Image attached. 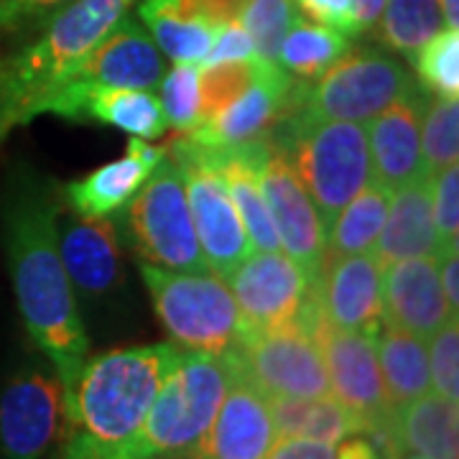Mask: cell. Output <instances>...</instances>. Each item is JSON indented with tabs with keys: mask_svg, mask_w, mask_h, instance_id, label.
Segmentation results:
<instances>
[{
	"mask_svg": "<svg viewBox=\"0 0 459 459\" xmlns=\"http://www.w3.org/2000/svg\"><path fill=\"white\" fill-rule=\"evenodd\" d=\"M128 225L146 263L189 273L210 271L199 250L184 174L174 159L164 156L131 199Z\"/></svg>",
	"mask_w": 459,
	"mask_h": 459,
	"instance_id": "cell-9",
	"label": "cell"
},
{
	"mask_svg": "<svg viewBox=\"0 0 459 459\" xmlns=\"http://www.w3.org/2000/svg\"><path fill=\"white\" fill-rule=\"evenodd\" d=\"M294 80L286 74L279 62H268L258 56L255 77L247 84V90L235 100L222 113L210 120L197 123L186 135L207 151H238L265 138V133L279 120Z\"/></svg>",
	"mask_w": 459,
	"mask_h": 459,
	"instance_id": "cell-16",
	"label": "cell"
},
{
	"mask_svg": "<svg viewBox=\"0 0 459 459\" xmlns=\"http://www.w3.org/2000/svg\"><path fill=\"white\" fill-rule=\"evenodd\" d=\"M429 355V377L434 394L452 403H459V327L457 316L449 319L431 337Z\"/></svg>",
	"mask_w": 459,
	"mask_h": 459,
	"instance_id": "cell-37",
	"label": "cell"
},
{
	"mask_svg": "<svg viewBox=\"0 0 459 459\" xmlns=\"http://www.w3.org/2000/svg\"><path fill=\"white\" fill-rule=\"evenodd\" d=\"M238 376L232 352H189L169 370L138 437L117 459H189Z\"/></svg>",
	"mask_w": 459,
	"mask_h": 459,
	"instance_id": "cell-5",
	"label": "cell"
},
{
	"mask_svg": "<svg viewBox=\"0 0 459 459\" xmlns=\"http://www.w3.org/2000/svg\"><path fill=\"white\" fill-rule=\"evenodd\" d=\"M138 16L151 31L153 44L174 65H202L212 49L217 29L207 21L184 18L153 0H143L138 5Z\"/></svg>",
	"mask_w": 459,
	"mask_h": 459,
	"instance_id": "cell-29",
	"label": "cell"
},
{
	"mask_svg": "<svg viewBox=\"0 0 459 459\" xmlns=\"http://www.w3.org/2000/svg\"><path fill=\"white\" fill-rule=\"evenodd\" d=\"M0 235L21 319L62 380L66 403L90 358V340L59 253V204L41 177L18 171L8 184L0 202Z\"/></svg>",
	"mask_w": 459,
	"mask_h": 459,
	"instance_id": "cell-1",
	"label": "cell"
},
{
	"mask_svg": "<svg viewBox=\"0 0 459 459\" xmlns=\"http://www.w3.org/2000/svg\"><path fill=\"white\" fill-rule=\"evenodd\" d=\"M265 141L307 186L325 230L373 177L368 133L360 123L283 113Z\"/></svg>",
	"mask_w": 459,
	"mask_h": 459,
	"instance_id": "cell-4",
	"label": "cell"
},
{
	"mask_svg": "<svg viewBox=\"0 0 459 459\" xmlns=\"http://www.w3.org/2000/svg\"><path fill=\"white\" fill-rule=\"evenodd\" d=\"M276 442L271 398L238 368L212 427L189 459H265Z\"/></svg>",
	"mask_w": 459,
	"mask_h": 459,
	"instance_id": "cell-17",
	"label": "cell"
},
{
	"mask_svg": "<svg viewBox=\"0 0 459 459\" xmlns=\"http://www.w3.org/2000/svg\"><path fill=\"white\" fill-rule=\"evenodd\" d=\"M255 59L247 62H220V65H204L199 69V117L210 120L217 113L230 108L235 100L247 90V84L255 77ZM195 123V126H197Z\"/></svg>",
	"mask_w": 459,
	"mask_h": 459,
	"instance_id": "cell-34",
	"label": "cell"
},
{
	"mask_svg": "<svg viewBox=\"0 0 459 459\" xmlns=\"http://www.w3.org/2000/svg\"><path fill=\"white\" fill-rule=\"evenodd\" d=\"M258 186L279 235V246L289 253L291 261L304 268L309 279L319 281L325 265L327 230L319 220L307 186L296 177L291 164L271 146L265 148L258 161Z\"/></svg>",
	"mask_w": 459,
	"mask_h": 459,
	"instance_id": "cell-15",
	"label": "cell"
},
{
	"mask_svg": "<svg viewBox=\"0 0 459 459\" xmlns=\"http://www.w3.org/2000/svg\"><path fill=\"white\" fill-rule=\"evenodd\" d=\"M166 74L164 54L153 44L151 33L143 31L131 16H126L108 33L82 66L62 84L51 98L47 113L69 120H82L87 95L102 87H135L151 90Z\"/></svg>",
	"mask_w": 459,
	"mask_h": 459,
	"instance_id": "cell-11",
	"label": "cell"
},
{
	"mask_svg": "<svg viewBox=\"0 0 459 459\" xmlns=\"http://www.w3.org/2000/svg\"><path fill=\"white\" fill-rule=\"evenodd\" d=\"M258 51L255 44L250 39V33L238 23V21H230L222 29H217L212 41V49L207 54V59L202 65H220V62H247V59H255Z\"/></svg>",
	"mask_w": 459,
	"mask_h": 459,
	"instance_id": "cell-41",
	"label": "cell"
},
{
	"mask_svg": "<svg viewBox=\"0 0 459 459\" xmlns=\"http://www.w3.org/2000/svg\"><path fill=\"white\" fill-rule=\"evenodd\" d=\"M429 98L427 87L413 84L370 123L368 148L373 174L391 192L427 174L421 159V117Z\"/></svg>",
	"mask_w": 459,
	"mask_h": 459,
	"instance_id": "cell-19",
	"label": "cell"
},
{
	"mask_svg": "<svg viewBox=\"0 0 459 459\" xmlns=\"http://www.w3.org/2000/svg\"><path fill=\"white\" fill-rule=\"evenodd\" d=\"M296 11L304 16L327 26L344 36H360V23H358V11L352 0H294Z\"/></svg>",
	"mask_w": 459,
	"mask_h": 459,
	"instance_id": "cell-40",
	"label": "cell"
},
{
	"mask_svg": "<svg viewBox=\"0 0 459 459\" xmlns=\"http://www.w3.org/2000/svg\"><path fill=\"white\" fill-rule=\"evenodd\" d=\"M314 80V84L294 80L283 113L362 123L373 120L416 84L406 66L376 47H350Z\"/></svg>",
	"mask_w": 459,
	"mask_h": 459,
	"instance_id": "cell-7",
	"label": "cell"
},
{
	"mask_svg": "<svg viewBox=\"0 0 459 459\" xmlns=\"http://www.w3.org/2000/svg\"><path fill=\"white\" fill-rule=\"evenodd\" d=\"M376 29L388 49L413 62L421 47L444 29L439 0H385Z\"/></svg>",
	"mask_w": 459,
	"mask_h": 459,
	"instance_id": "cell-31",
	"label": "cell"
},
{
	"mask_svg": "<svg viewBox=\"0 0 459 459\" xmlns=\"http://www.w3.org/2000/svg\"><path fill=\"white\" fill-rule=\"evenodd\" d=\"M159 84L166 123L179 133L192 131L199 117V65H177Z\"/></svg>",
	"mask_w": 459,
	"mask_h": 459,
	"instance_id": "cell-36",
	"label": "cell"
},
{
	"mask_svg": "<svg viewBox=\"0 0 459 459\" xmlns=\"http://www.w3.org/2000/svg\"><path fill=\"white\" fill-rule=\"evenodd\" d=\"M439 11H442L444 29L459 31V0H439Z\"/></svg>",
	"mask_w": 459,
	"mask_h": 459,
	"instance_id": "cell-45",
	"label": "cell"
},
{
	"mask_svg": "<svg viewBox=\"0 0 459 459\" xmlns=\"http://www.w3.org/2000/svg\"><path fill=\"white\" fill-rule=\"evenodd\" d=\"M271 413L279 439H312L340 444L362 434V424L332 395L325 398H271Z\"/></svg>",
	"mask_w": 459,
	"mask_h": 459,
	"instance_id": "cell-26",
	"label": "cell"
},
{
	"mask_svg": "<svg viewBox=\"0 0 459 459\" xmlns=\"http://www.w3.org/2000/svg\"><path fill=\"white\" fill-rule=\"evenodd\" d=\"M141 276L159 322L177 347L189 352H232L243 337V322L225 281L214 273L169 271L141 263Z\"/></svg>",
	"mask_w": 459,
	"mask_h": 459,
	"instance_id": "cell-6",
	"label": "cell"
},
{
	"mask_svg": "<svg viewBox=\"0 0 459 459\" xmlns=\"http://www.w3.org/2000/svg\"><path fill=\"white\" fill-rule=\"evenodd\" d=\"M59 253L72 289L98 296L120 281L117 230L108 217H82L59 230Z\"/></svg>",
	"mask_w": 459,
	"mask_h": 459,
	"instance_id": "cell-23",
	"label": "cell"
},
{
	"mask_svg": "<svg viewBox=\"0 0 459 459\" xmlns=\"http://www.w3.org/2000/svg\"><path fill=\"white\" fill-rule=\"evenodd\" d=\"M74 0H0V31H33Z\"/></svg>",
	"mask_w": 459,
	"mask_h": 459,
	"instance_id": "cell-39",
	"label": "cell"
},
{
	"mask_svg": "<svg viewBox=\"0 0 459 459\" xmlns=\"http://www.w3.org/2000/svg\"><path fill=\"white\" fill-rule=\"evenodd\" d=\"M299 18L294 0H246L238 23L250 33L258 56L268 62H279L283 36Z\"/></svg>",
	"mask_w": 459,
	"mask_h": 459,
	"instance_id": "cell-33",
	"label": "cell"
},
{
	"mask_svg": "<svg viewBox=\"0 0 459 459\" xmlns=\"http://www.w3.org/2000/svg\"><path fill=\"white\" fill-rule=\"evenodd\" d=\"M240 373L268 398H325L329 380L319 344L309 332L279 327L247 334L232 350Z\"/></svg>",
	"mask_w": 459,
	"mask_h": 459,
	"instance_id": "cell-13",
	"label": "cell"
},
{
	"mask_svg": "<svg viewBox=\"0 0 459 459\" xmlns=\"http://www.w3.org/2000/svg\"><path fill=\"white\" fill-rule=\"evenodd\" d=\"M350 49V36L299 16L283 36L279 62L299 80H314Z\"/></svg>",
	"mask_w": 459,
	"mask_h": 459,
	"instance_id": "cell-30",
	"label": "cell"
},
{
	"mask_svg": "<svg viewBox=\"0 0 459 459\" xmlns=\"http://www.w3.org/2000/svg\"><path fill=\"white\" fill-rule=\"evenodd\" d=\"M135 0H74L33 29L23 47L0 54V141L47 113L51 98Z\"/></svg>",
	"mask_w": 459,
	"mask_h": 459,
	"instance_id": "cell-3",
	"label": "cell"
},
{
	"mask_svg": "<svg viewBox=\"0 0 459 459\" xmlns=\"http://www.w3.org/2000/svg\"><path fill=\"white\" fill-rule=\"evenodd\" d=\"M376 344L377 365L391 409L406 406L431 391L427 340L385 325L376 337Z\"/></svg>",
	"mask_w": 459,
	"mask_h": 459,
	"instance_id": "cell-25",
	"label": "cell"
},
{
	"mask_svg": "<svg viewBox=\"0 0 459 459\" xmlns=\"http://www.w3.org/2000/svg\"><path fill=\"white\" fill-rule=\"evenodd\" d=\"M416 72L429 92L457 100L459 95V31L442 29L427 41L413 59Z\"/></svg>",
	"mask_w": 459,
	"mask_h": 459,
	"instance_id": "cell-35",
	"label": "cell"
},
{
	"mask_svg": "<svg viewBox=\"0 0 459 459\" xmlns=\"http://www.w3.org/2000/svg\"><path fill=\"white\" fill-rule=\"evenodd\" d=\"M380 279L383 265L373 253L325 261L319 276L322 319L334 329H358L377 334L383 325Z\"/></svg>",
	"mask_w": 459,
	"mask_h": 459,
	"instance_id": "cell-20",
	"label": "cell"
},
{
	"mask_svg": "<svg viewBox=\"0 0 459 459\" xmlns=\"http://www.w3.org/2000/svg\"><path fill=\"white\" fill-rule=\"evenodd\" d=\"M421 159L429 177L459 159V102L449 98H429L421 117Z\"/></svg>",
	"mask_w": 459,
	"mask_h": 459,
	"instance_id": "cell-32",
	"label": "cell"
},
{
	"mask_svg": "<svg viewBox=\"0 0 459 459\" xmlns=\"http://www.w3.org/2000/svg\"><path fill=\"white\" fill-rule=\"evenodd\" d=\"M66 427L62 380L47 365H29L0 391V459H41Z\"/></svg>",
	"mask_w": 459,
	"mask_h": 459,
	"instance_id": "cell-12",
	"label": "cell"
},
{
	"mask_svg": "<svg viewBox=\"0 0 459 459\" xmlns=\"http://www.w3.org/2000/svg\"><path fill=\"white\" fill-rule=\"evenodd\" d=\"M388 212L376 240V255L380 265L406 258L437 255V230L431 214V177L424 174L394 189Z\"/></svg>",
	"mask_w": 459,
	"mask_h": 459,
	"instance_id": "cell-22",
	"label": "cell"
},
{
	"mask_svg": "<svg viewBox=\"0 0 459 459\" xmlns=\"http://www.w3.org/2000/svg\"><path fill=\"white\" fill-rule=\"evenodd\" d=\"M228 281L243 322V337L279 327H299L314 334L322 322L319 281L309 279L299 263L279 250L250 253Z\"/></svg>",
	"mask_w": 459,
	"mask_h": 459,
	"instance_id": "cell-8",
	"label": "cell"
},
{
	"mask_svg": "<svg viewBox=\"0 0 459 459\" xmlns=\"http://www.w3.org/2000/svg\"><path fill=\"white\" fill-rule=\"evenodd\" d=\"M376 337L358 329L329 327L325 319L314 329L327 370L329 395L350 411L365 431L388 427L394 413L377 365Z\"/></svg>",
	"mask_w": 459,
	"mask_h": 459,
	"instance_id": "cell-14",
	"label": "cell"
},
{
	"mask_svg": "<svg viewBox=\"0 0 459 459\" xmlns=\"http://www.w3.org/2000/svg\"><path fill=\"white\" fill-rule=\"evenodd\" d=\"M439 263V281H442V291L452 314L459 309V250L457 246L444 247L442 253H437Z\"/></svg>",
	"mask_w": 459,
	"mask_h": 459,
	"instance_id": "cell-43",
	"label": "cell"
},
{
	"mask_svg": "<svg viewBox=\"0 0 459 459\" xmlns=\"http://www.w3.org/2000/svg\"><path fill=\"white\" fill-rule=\"evenodd\" d=\"M265 459H337L334 444L312 439H279Z\"/></svg>",
	"mask_w": 459,
	"mask_h": 459,
	"instance_id": "cell-42",
	"label": "cell"
},
{
	"mask_svg": "<svg viewBox=\"0 0 459 459\" xmlns=\"http://www.w3.org/2000/svg\"><path fill=\"white\" fill-rule=\"evenodd\" d=\"M166 156V148L148 146L143 138L128 141V156L100 166L82 179L66 184L65 197L80 217H108L131 204L151 171Z\"/></svg>",
	"mask_w": 459,
	"mask_h": 459,
	"instance_id": "cell-21",
	"label": "cell"
},
{
	"mask_svg": "<svg viewBox=\"0 0 459 459\" xmlns=\"http://www.w3.org/2000/svg\"><path fill=\"white\" fill-rule=\"evenodd\" d=\"M457 424V403L429 391L391 413L395 452L419 459H459Z\"/></svg>",
	"mask_w": 459,
	"mask_h": 459,
	"instance_id": "cell-24",
	"label": "cell"
},
{
	"mask_svg": "<svg viewBox=\"0 0 459 459\" xmlns=\"http://www.w3.org/2000/svg\"><path fill=\"white\" fill-rule=\"evenodd\" d=\"M380 304L383 325L411 332L421 340H429L457 316L444 299L437 255L388 263L380 279Z\"/></svg>",
	"mask_w": 459,
	"mask_h": 459,
	"instance_id": "cell-18",
	"label": "cell"
},
{
	"mask_svg": "<svg viewBox=\"0 0 459 459\" xmlns=\"http://www.w3.org/2000/svg\"><path fill=\"white\" fill-rule=\"evenodd\" d=\"M388 202H391V189H385L377 181L376 184L368 181L329 225L327 240H325V261L368 253L376 246L385 212H388Z\"/></svg>",
	"mask_w": 459,
	"mask_h": 459,
	"instance_id": "cell-27",
	"label": "cell"
},
{
	"mask_svg": "<svg viewBox=\"0 0 459 459\" xmlns=\"http://www.w3.org/2000/svg\"><path fill=\"white\" fill-rule=\"evenodd\" d=\"M82 120H98L138 138H161L169 128L161 102L148 90L135 87L92 90L84 100Z\"/></svg>",
	"mask_w": 459,
	"mask_h": 459,
	"instance_id": "cell-28",
	"label": "cell"
},
{
	"mask_svg": "<svg viewBox=\"0 0 459 459\" xmlns=\"http://www.w3.org/2000/svg\"><path fill=\"white\" fill-rule=\"evenodd\" d=\"M431 214L439 253L444 247L457 246L459 235V169L446 166L431 177Z\"/></svg>",
	"mask_w": 459,
	"mask_h": 459,
	"instance_id": "cell-38",
	"label": "cell"
},
{
	"mask_svg": "<svg viewBox=\"0 0 459 459\" xmlns=\"http://www.w3.org/2000/svg\"><path fill=\"white\" fill-rule=\"evenodd\" d=\"M166 156L174 159L184 174L202 258L214 276L228 279L253 253L243 222L230 197L228 184L220 169L210 159H204L197 143L184 133L166 146Z\"/></svg>",
	"mask_w": 459,
	"mask_h": 459,
	"instance_id": "cell-10",
	"label": "cell"
},
{
	"mask_svg": "<svg viewBox=\"0 0 459 459\" xmlns=\"http://www.w3.org/2000/svg\"><path fill=\"white\" fill-rule=\"evenodd\" d=\"M355 3V11H358V23H360V31H373L377 23V18L383 13V5L385 0H352Z\"/></svg>",
	"mask_w": 459,
	"mask_h": 459,
	"instance_id": "cell-44",
	"label": "cell"
},
{
	"mask_svg": "<svg viewBox=\"0 0 459 459\" xmlns=\"http://www.w3.org/2000/svg\"><path fill=\"white\" fill-rule=\"evenodd\" d=\"M181 358L174 342L135 344L87 358L66 398L62 459H117L146 421L169 370Z\"/></svg>",
	"mask_w": 459,
	"mask_h": 459,
	"instance_id": "cell-2",
	"label": "cell"
}]
</instances>
